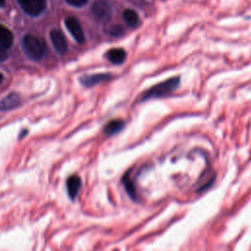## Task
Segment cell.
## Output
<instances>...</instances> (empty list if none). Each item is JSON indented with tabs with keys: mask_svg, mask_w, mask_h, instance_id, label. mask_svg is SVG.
Returning a JSON list of instances; mask_svg holds the SVG:
<instances>
[{
	"mask_svg": "<svg viewBox=\"0 0 251 251\" xmlns=\"http://www.w3.org/2000/svg\"><path fill=\"white\" fill-rule=\"evenodd\" d=\"M179 77L174 76L171 78H168L162 82H159L149 88L144 95L142 96V100H148L151 98H157L165 96L171 92H173L178 85H179Z\"/></svg>",
	"mask_w": 251,
	"mask_h": 251,
	"instance_id": "6da1fadb",
	"label": "cell"
},
{
	"mask_svg": "<svg viewBox=\"0 0 251 251\" xmlns=\"http://www.w3.org/2000/svg\"><path fill=\"white\" fill-rule=\"evenodd\" d=\"M23 48L28 58L34 61L40 60L45 52V46L43 42L30 34H27L23 39Z\"/></svg>",
	"mask_w": 251,
	"mask_h": 251,
	"instance_id": "7a4b0ae2",
	"label": "cell"
},
{
	"mask_svg": "<svg viewBox=\"0 0 251 251\" xmlns=\"http://www.w3.org/2000/svg\"><path fill=\"white\" fill-rule=\"evenodd\" d=\"M22 9L30 16H38L40 15L45 7V0H18Z\"/></svg>",
	"mask_w": 251,
	"mask_h": 251,
	"instance_id": "3957f363",
	"label": "cell"
},
{
	"mask_svg": "<svg viewBox=\"0 0 251 251\" xmlns=\"http://www.w3.org/2000/svg\"><path fill=\"white\" fill-rule=\"evenodd\" d=\"M91 10L95 18L101 22H107L112 16V8L109 3L104 0L94 2Z\"/></svg>",
	"mask_w": 251,
	"mask_h": 251,
	"instance_id": "277c9868",
	"label": "cell"
},
{
	"mask_svg": "<svg viewBox=\"0 0 251 251\" xmlns=\"http://www.w3.org/2000/svg\"><path fill=\"white\" fill-rule=\"evenodd\" d=\"M65 25L68 28V30L71 32L73 37L78 42V43H83L84 42V34L83 30L81 28V25L79 22L74 18V17H69L65 21Z\"/></svg>",
	"mask_w": 251,
	"mask_h": 251,
	"instance_id": "5b68a950",
	"label": "cell"
},
{
	"mask_svg": "<svg viewBox=\"0 0 251 251\" xmlns=\"http://www.w3.org/2000/svg\"><path fill=\"white\" fill-rule=\"evenodd\" d=\"M50 37L56 51L60 54H65L68 50V45L63 33L59 29H53L50 32Z\"/></svg>",
	"mask_w": 251,
	"mask_h": 251,
	"instance_id": "8992f818",
	"label": "cell"
},
{
	"mask_svg": "<svg viewBox=\"0 0 251 251\" xmlns=\"http://www.w3.org/2000/svg\"><path fill=\"white\" fill-rule=\"evenodd\" d=\"M66 186H67V191H68V195H69L70 199H72V200L75 199V197L77 196V194L80 190V187H81L80 177L76 175L71 176L67 179Z\"/></svg>",
	"mask_w": 251,
	"mask_h": 251,
	"instance_id": "52a82bcc",
	"label": "cell"
},
{
	"mask_svg": "<svg viewBox=\"0 0 251 251\" xmlns=\"http://www.w3.org/2000/svg\"><path fill=\"white\" fill-rule=\"evenodd\" d=\"M112 78L110 74H95L91 75H84L80 78V81L85 86H93L98 83L107 81Z\"/></svg>",
	"mask_w": 251,
	"mask_h": 251,
	"instance_id": "ba28073f",
	"label": "cell"
},
{
	"mask_svg": "<svg viewBox=\"0 0 251 251\" xmlns=\"http://www.w3.org/2000/svg\"><path fill=\"white\" fill-rule=\"evenodd\" d=\"M106 57L111 63L115 65H121L125 62L126 58V53L122 48H113L106 53Z\"/></svg>",
	"mask_w": 251,
	"mask_h": 251,
	"instance_id": "9c48e42d",
	"label": "cell"
},
{
	"mask_svg": "<svg viewBox=\"0 0 251 251\" xmlns=\"http://www.w3.org/2000/svg\"><path fill=\"white\" fill-rule=\"evenodd\" d=\"M21 104V98L17 93H11L7 95L1 102H0V110L7 111L18 107Z\"/></svg>",
	"mask_w": 251,
	"mask_h": 251,
	"instance_id": "30bf717a",
	"label": "cell"
},
{
	"mask_svg": "<svg viewBox=\"0 0 251 251\" xmlns=\"http://www.w3.org/2000/svg\"><path fill=\"white\" fill-rule=\"evenodd\" d=\"M14 40L13 33L5 25L0 24V48H9Z\"/></svg>",
	"mask_w": 251,
	"mask_h": 251,
	"instance_id": "8fae6325",
	"label": "cell"
},
{
	"mask_svg": "<svg viewBox=\"0 0 251 251\" xmlns=\"http://www.w3.org/2000/svg\"><path fill=\"white\" fill-rule=\"evenodd\" d=\"M124 127V122L121 120H113L110 121L105 126H104V132L107 135H113L121 131Z\"/></svg>",
	"mask_w": 251,
	"mask_h": 251,
	"instance_id": "7c38bea8",
	"label": "cell"
},
{
	"mask_svg": "<svg viewBox=\"0 0 251 251\" xmlns=\"http://www.w3.org/2000/svg\"><path fill=\"white\" fill-rule=\"evenodd\" d=\"M123 17H124L125 22L126 23V25L131 27H135L139 24V17L137 15V13L132 9H126L124 11Z\"/></svg>",
	"mask_w": 251,
	"mask_h": 251,
	"instance_id": "4fadbf2b",
	"label": "cell"
},
{
	"mask_svg": "<svg viewBox=\"0 0 251 251\" xmlns=\"http://www.w3.org/2000/svg\"><path fill=\"white\" fill-rule=\"evenodd\" d=\"M111 35L113 36H121L124 34V29L121 25H113L110 30Z\"/></svg>",
	"mask_w": 251,
	"mask_h": 251,
	"instance_id": "5bb4252c",
	"label": "cell"
},
{
	"mask_svg": "<svg viewBox=\"0 0 251 251\" xmlns=\"http://www.w3.org/2000/svg\"><path fill=\"white\" fill-rule=\"evenodd\" d=\"M70 5L75 6V7H82L84 6L88 0H66Z\"/></svg>",
	"mask_w": 251,
	"mask_h": 251,
	"instance_id": "9a60e30c",
	"label": "cell"
},
{
	"mask_svg": "<svg viewBox=\"0 0 251 251\" xmlns=\"http://www.w3.org/2000/svg\"><path fill=\"white\" fill-rule=\"evenodd\" d=\"M7 52L5 51V49H3V48H0V61H4V60H6V58H7Z\"/></svg>",
	"mask_w": 251,
	"mask_h": 251,
	"instance_id": "2e32d148",
	"label": "cell"
},
{
	"mask_svg": "<svg viewBox=\"0 0 251 251\" xmlns=\"http://www.w3.org/2000/svg\"><path fill=\"white\" fill-rule=\"evenodd\" d=\"M6 5V0H0V7H4Z\"/></svg>",
	"mask_w": 251,
	"mask_h": 251,
	"instance_id": "e0dca14e",
	"label": "cell"
},
{
	"mask_svg": "<svg viewBox=\"0 0 251 251\" xmlns=\"http://www.w3.org/2000/svg\"><path fill=\"white\" fill-rule=\"evenodd\" d=\"M2 80H3V75L0 73V83L2 82Z\"/></svg>",
	"mask_w": 251,
	"mask_h": 251,
	"instance_id": "ac0fdd59",
	"label": "cell"
}]
</instances>
